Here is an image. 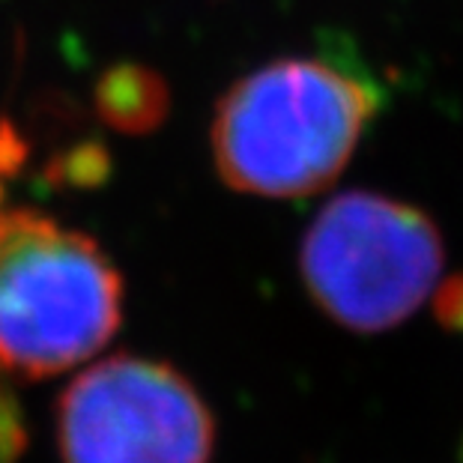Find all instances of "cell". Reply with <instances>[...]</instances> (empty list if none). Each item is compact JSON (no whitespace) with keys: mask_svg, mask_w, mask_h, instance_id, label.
Masks as SVG:
<instances>
[{"mask_svg":"<svg viewBox=\"0 0 463 463\" xmlns=\"http://www.w3.org/2000/svg\"><path fill=\"white\" fill-rule=\"evenodd\" d=\"M377 111L373 84L323 57H293L236 81L213 120V159L236 192L299 198L329 185Z\"/></svg>","mask_w":463,"mask_h":463,"instance_id":"6da1fadb","label":"cell"},{"mask_svg":"<svg viewBox=\"0 0 463 463\" xmlns=\"http://www.w3.org/2000/svg\"><path fill=\"white\" fill-rule=\"evenodd\" d=\"M123 284L90 236L33 210L0 213V362L52 377L120 326Z\"/></svg>","mask_w":463,"mask_h":463,"instance_id":"7a4b0ae2","label":"cell"},{"mask_svg":"<svg viewBox=\"0 0 463 463\" xmlns=\"http://www.w3.org/2000/svg\"><path fill=\"white\" fill-rule=\"evenodd\" d=\"M442 258V236L421 210L386 194L344 192L305 233L302 275L338 326L386 332L430 297Z\"/></svg>","mask_w":463,"mask_h":463,"instance_id":"3957f363","label":"cell"},{"mask_svg":"<svg viewBox=\"0 0 463 463\" xmlns=\"http://www.w3.org/2000/svg\"><path fill=\"white\" fill-rule=\"evenodd\" d=\"M213 416L171 364L111 356L63 392V463H210Z\"/></svg>","mask_w":463,"mask_h":463,"instance_id":"277c9868","label":"cell"},{"mask_svg":"<svg viewBox=\"0 0 463 463\" xmlns=\"http://www.w3.org/2000/svg\"><path fill=\"white\" fill-rule=\"evenodd\" d=\"M99 108L108 123L126 132H146L165 117V87L137 66L111 69L99 84Z\"/></svg>","mask_w":463,"mask_h":463,"instance_id":"5b68a950","label":"cell"},{"mask_svg":"<svg viewBox=\"0 0 463 463\" xmlns=\"http://www.w3.org/2000/svg\"><path fill=\"white\" fill-rule=\"evenodd\" d=\"M22 449H24L22 416H18L15 401L0 392V463L15 460V455Z\"/></svg>","mask_w":463,"mask_h":463,"instance_id":"8992f818","label":"cell"},{"mask_svg":"<svg viewBox=\"0 0 463 463\" xmlns=\"http://www.w3.org/2000/svg\"><path fill=\"white\" fill-rule=\"evenodd\" d=\"M437 314L449 329H463V275L451 279L437 293Z\"/></svg>","mask_w":463,"mask_h":463,"instance_id":"52a82bcc","label":"cell"}]
</instances>
